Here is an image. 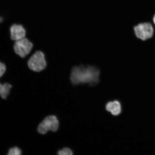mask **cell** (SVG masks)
I'll return each mask as SVG.
<instances>
[{"instance_id": "obj_1", "label": "cell", "mask_w": 155, "mask_h": 155, "mask_svg": "<svg viewBox=\"0 0 155 155\" xmlns=\"http://www.w3.org/2000/svg\"><path fill=\"white\" fill-rule=\"evenodd\" d=\"M100 71L94 66L81 65L74 66L71 69L70 81L74 86L88 84L94 86L100 81Z\"/></svg>"}, {"instance_id": "obj_2", "label": "cell", "mask_w": 155, "mask_h": 155, "mask_svg": "<svg viewBox=\"0 0 155 155\" xmlns=\"http://www.w3.org/2000/svg\"><path fill=\"white\" fill-rule=\"evenodd\" d=\"M59 127V121L56 116H48L39 125L38 130L41 134H46L48 131H57Z\"/></svg>"}, {"instance_id": "obj_3", "label": "cell", "mask_w": 155, "mask_h": 155, "mask_svg": "<svg viewBox=\"0 0 155 155\" xmlns=\"http://www.w3.org/2000/svg\"><path fill=\"white\" fill-rule=\"evenodd\" d=\"M29 68L36 72H40L45 68L46 62L44 54L41 51H36L28 61Z\"/></svg>"}, {"instance_id": "obj_4", "label": "cell", "mask_w": 155, "mask_h": 155, "mask_svg": "<svg viewBox=\"0 0 155 155\" xmlns=\"http://www.w3.org/2000/svg\"><path fill=\"white\" fill-rule=\"evenodd\" d=\"M136 36L140 39L145 40L152 37L154 30L152 25L149 23H142L134 27Z\"/></svg>"}, {"instance_id": "obj_5", "label": "cell", "mask_w": 155, "mask_h": 155, "mask_svg": "<svg viewBox=\"0 0 155 155\" xmlns=\"http://www.w3.org/2000/svg\"><path fill=\"white\" fill-rule=\"evenodd\" d=\"M33 45L31 42L25 38L15 41L14 46L15 51L21 58H25L30 53Z\"/></svg>"}, {"instance_id": "obj_6", "label": "cell", "mask_w": 155, "mask_h": 155, "mask_svg": "<svg viewBox=\"0 0 155 155\" xmlns=\"http://www.w3.org/2000/svg\"><path fill=\"white\" fill-rule=\"evenodd\" d=\"M11 38L13 40L17 41L25 38L26 31L22 25L14 24L10 28Z\"/></svg>"}, {"instance_id": "obj_7", "label": "cell", "mask_w": 155, "mask_h": 155, "mask_svg": "<svg viewBox=\"0 0 155 155\" xmlns=\"http://www.w3.org/2000/svg\"><path fill=\"white\" fill-rule=\"evenodd\" d=\"M106 109L114 116L119 115L121 112L120 103L117 100L109 102L106 104Z\"/></svg>"}, {"instance_id": "obj_8", "label": "cell", "mask_w": 155, "mask_h": 155, "mask_svg": "<svg viewBox=\"0 0 155 155\" xmlns=\"http://www.w3.org/2000/svg\"><path fill=\"white\" fill-rule=\"evenodd\" d=\"M12 86L8 83L2 84L0 82V96L3 99H6L9 94Z\"/></svg>"}, {"instance_id": "obj_9", "label": "cell", "mask_w": 155, "mask_h": 155, "mask_svg": "<svg viewBox=\"0 0 155 155\" xmlns=\"http://www.w3.org/2000/svg\"><path fill=\"white\" fill-rule=\"evenodd\" d=\"M21 154L22 151L17 147H14L10 149L8 153V155H20Z\"/></svg>"}, {"instance_id": "obj_10", "label": "cell", "mask_w": 155, "mask_h": 155, "mask_svg": "<svg viewBox=\"0 0 155 155\" xmlns=\"http://www.w3.org/2000/svg\"><path fill=\"white\" fill-rule=\"evenodd\" d=\"M58 154L59 155H72L73 153L71 149L64 148L58 151Z\"/></svg>"}, {"instance_id": "obj_11", "label": "cell", "mask_w": 155, "mask_h": 155, "mask_svg": "<svg viewBox=\"0 0 155 155\" xmlns=\"http://www.w3.org/2000/svg\"><path fill=\"white\" fill-rule=\"evenodd\" d=\"M6 71V67L4 64L0 62V78L4 74Z\"/></svg>"}, {"instance_id": "obj_12", "label": "cell", "mask_w": 155, "mask_h": 155, "mask_svg": "<svg viewBox=\"0 0 155 155\" xmlns=\"http://www.w3.org/2000/svg\"><path fill=\"white\" fill-rule=\"evenodd\" d=\"M3 18L2 17H0V24L3 22Z\"/></svg>"}, {"instance_id": "obj_13", "label": "cell", "mask_w": 155, "mask_h": 155, "mask_svg": "<svg viewBox=\"0 0 155 155\" xmlns=\"http://www.w3.org/2000/svg\"><path fill=\"white\" fill-rule=\"evenodd\" d=\"M153 21H154V24L155 25V15H154V18H153Z\"/></svg>"}]
</instances>
